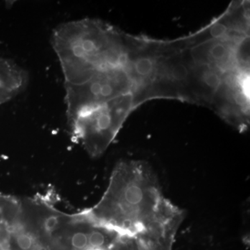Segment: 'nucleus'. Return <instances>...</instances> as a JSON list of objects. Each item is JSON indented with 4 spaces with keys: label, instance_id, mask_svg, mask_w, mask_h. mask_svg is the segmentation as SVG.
<instances>
[{
    "label": "nucleus",
    "instance_id": "f257e3e1",
    "mask_svg": "<svg viewBox=\"0 0 250 250\" xmlns=\"http://www.w3.org/2000/svg\"><path fill=\"white\" fill-rule=\"evenodd\" d=\"M118 236H134L184 220L183 210L164 196L152 166L142 160L117 164L100 201L80 212Z\"/></svg>",
    "mask_w": 250,
    "mask_h": 250
},
{
    "label": "nucleus",
    "instance_id": "f03ea898",
    "mask_svg": "<svg viewBox=\"0 0 250 250\" xmlns=\"http://www.w3.org/2000/svg\"><path fill=\"white\" fill-rule=\"evenodd\" d=\"M138 106L132 95L82 112L68 120L72 137L92 157L101 156Z\"/></svg>",
    "mask_w": 250,
    "mask_h": 250
},
{
    "label": "nucleus",
    "instance_id": "7ed1b4c3",
    "mask_svg": "<svg viewBox=\"0 0 250 250\" xmlns=\"http://www.w3.org/2000/svg\"><path fill=\"white\" fill-rule=\"evenodd\" d=\"M27 82V75L17 64L0 58V104L22 92Z\"/></svg>",
    "mask_w": 250,
    "mask_h": 250
},
{
    "label": "nucleus",
    "instance_id": "20e7f679",
    "mask_svg": "<svg viewBox=\"0 0 250 250\" xmlns=\"http://www.w3.org/2000/svg\"><path fill=\"white\" fill-rule=\"evenodd\" d=\"M20 211V199L0 195V250H7L10 233Z\"/></svg>",
    "mask_w": 250,
    "mask_h": 250
}]
</instances>
